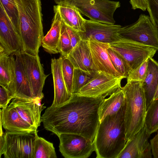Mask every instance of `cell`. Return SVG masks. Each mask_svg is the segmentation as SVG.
<instances>
[{"label": "cell", "mask_w": 158, "mask_h": 158, "mask_svg": "<svg viewBox=\"0 0 158 158\" xmlns=\"http://www.w3.org/2000/svg\"><path fill=\"white\" fill-rule=\"evenodd\" d=\"M125 95L122 87L114 92L107 98L104 99L99 109L100 123L107 116L116 114L123 106Z\"/></svg>", "instance_id": "cell-24"}, {"label": "cell", "mask_w": 158, "mask_h": 158, "mask_svg": "<svg viewBox=\"0 0 158 158\" xmlns=\"http://www.w3.org/2000/svg\"><path fill=\"white\" fill-rule=\"evenodd\" d=\"M15 74V59L13 54H6L0 46V84L7 87L13 81Z\"/></svg>", "instance_id": "cell-25"}, {"label": "cell", "mask_w": 158, "mask_h": 158, "mask_svg": "<svg viewBox=\"0 0 158 158\" xmlns=\"http://www.w3.org/2000/svg\"><path fill=\"white\" fill-rule=\"evenodd\" d=\"M62 20L65 25L80 32L86 31V19L74 6L57 5Z\"/></svg>", "instance_id": "cell-23"}, {"label": "cell", "mask_w": 158, "mask_h": 158, "mask_svg": "<svg viewBox=\"0 0 158 158\" xmlns=\"http://www.w3.org/2000/svg\"><path fill=\"white\" fill-rule=\"evenodd\" d=\"M61 57L64 79L68 92L72 94L74 68L67 57L61 56Z\"/></svg>", "instance_id": "cell-31"}, {"label": "cell", "mask_w": 158, "mask_h": 158, "mask_svg": "<svg viewBox=\"0 0 158 158\" xmlns=\"http://www.w3.org/2000/svg\"><path fill=\"white\" fill-rule=\"evenodd\" d=\"M67 57L75 68L95 72L94 69L92 54L88 40H81Z\"/></svg>", "instance_id": "cell-20"}, {"label": "cell", "mask_w": 158, "mask_h": 158, "mask_svg": "<svg viewBox=\"0 0 158 158\" xmlns=\"http://www.w3.org/2000/svg\"><path fill=\"white\" fill-rule=\"evenodd\" d=\"M56 158L53 143L37 135L35 142L33 158Z\"/></svg>", "instance_id": "cell-26"}, {"label": "cell", "mask_w": 158, "mask_h": 158, "mask_svg": "<svg viewBox=\"0 0 158 158\" xmlns=\"http://www.w3.org/2000/svg\"><path fill=\"white\" fill-rule=\"evenodd\" d=\"M130 2L134 10L139 9L145 11L147 8V0H130Z\"/></svg>", "instance_id": "cell-37"}, {"label": "cell", "mask_w": 158, "mask_h": 158, "mask_svg": "<svg viewBox=\"0 0 158 158\" xmlns=\"http://www.w3.org/2000/svg\"><path fill=\"white\" fill-rule=\"evenodd\" d=\"M110 47L123 58L131 71L138 67L148 57L152 58L157 51L122 35L118 40L110 44Z\"/></svg>", "instance_id": "cell-7"}, {"label": "cell", "mask_w": 158, "mask_h": 158, "mask_svg": "<svg viewBox=\"0 0 158 158\" xmlns=\"http://www.w3.org/2000/svg\"><path fill=\"white\" fill-rule=\"evenodd\" d=\"M147 10L152 22L158 27V0H147Z\"/></svg>", "instance_id": "cell-35"}, {"label": "cell", "mask_w": 158, "mask_h": 158, "mask_svg": "<svg viewBox=\"0 0 158 158\" xmlns=\"http://www.w3.org/2000/svg\"><path fill=\"white\" fill-rule=\"evenodd\" d=\"M151 134L144 126L127 141L117 158H151L152 153L148 141Z\"/></svg>", "instance_id": "cell-14"}, {"label": "cell", "mask_w": 158, "mask_h": 158, "mask_svg": "<svg viewBox=\"0 0 158 158\" xmlns=\"http://www.w3.org/2000/svg\"><path fill=\"white\" fill-rule=\"evenodd\" d=\"M148 58L138 67L130 71L127 78V81H136L142 82L144 81L147 73Z\"/></svg>", "instance_id": "cell-33"}, {"label": "cell", "mask_w": 158, "mask_h": 158, "mask_svg": "<svg viewBox=\"0 0 158 158\" xmlns=\"http://www.w3.org/2000/svg\"><path fill=\"white\" fill-rule=\"evenodd\" d=\"M66 27L73 48L82 40L80 33L66 25Z\"/></svg>", "instance_id": "cell-36"}, {"label": "cell", "mask_w": 158, "mask_h": 158, "mask_svg": "<svg viewBox=\"0 0 158 158\" xmlns=\"http://www.w3.org/2000/svg\"><path fill=\"white\" fill-rule=\"evenodd\" d=\"M0 107L3 109L8 106L10 100L15 97L5 86L0 84Z\"/></svg>", "instance_id": "cell-34"}, {"label": "cell", "mask_w": 158, "mask_h": 158, "mask_svg": "<svg viewBox=\"0 0 158 158\" xmlns=\"http://www.w3.org/2000/svg\"><path fill=\"white\" fill-rule=\"evenodd\" d=\"M120 34L126 38L158 51V27L148 15L141 14L136 22L122 27Z\"/></svg>", "instance_id": "cell-8"}, {"label": "cell", "mask_w": 158, "mask_h": 158, "mask_svg": "<svg viewBox=\"0 0 158 158\" xmlns=\"http://www.w3.org/2000/svg\"><path fill=\"white\" fill-rule=\"evenodd\" d=\"M95 72L85 71L78 68L74 70L72 94L77 93L93 77Z\"/></svg>", "instance_id": "cell-29"}, {"label": "cell", "mask_w": 158, "mask_h": 158, "mask_svg": "<svg viewBox=\"0 0 158 158\" xmlns=\"http://www.w3.org/2000/svg\"><path fill=\"white\" fill-rule=\"evenodd\" d=\"M122 27L119 25L106 24L86 19V31L80 33L82 40H88L92 39L110 44L121 37L120 32Z\"/></svg>", "instance_id": "cell-12"}, {"label": "cell", "mask_w": 158, "mask_h": 158, "mask_svg": "<svg viewBox=\"0 0 158 158\" xmlns=\"http://www.w3.org/2000/svg\"><path fill=\"white\" fill-rule=\"evenodd\" d=\"M0 125L6 131L18 132L37 130L25 121L10 103L0 110Z\"/></svg>", "instance_id": "cell-18"}, {"label": "cell", "mask_w": 158, "mask_h": 158, "mask_svg": "<svg viewBox=\"0 0 158 158\" xmlns=\"http://www.w3.org/2000/svg\"><path fill=\"white\" fill-rule=\"evenodd\" d=\"M21 52L13 53L15 59V74L12 82L7 87L15 98L26 99L35 98L26 72Z\"/></svg>", "instance_id": "cell-15"}, {"label": "cell", "mask_w": 158, "mask_h": 158, "mask_svg": "<svg viewBox=\"0 0 158 158\" xmlns=\"http://www.w3.org/2000/svg\"><path fill=\"white\" fill-rule=\"evenodd\" d=\"M92 54L95 72L102 71L117 77L124 78L112 64L108 52L110 44L90 39L88 40Z\"/></svg>", "instance_id": "cell-16"}, {"label": "cell", "mask_w": 158, "mask_h": 158, "mask_svg": "<svg viewBox=\"0 0 158 158\" xmlns=\"http://www.w3.org/2000/svg\"><path fill=\"white\" fill-rule=\"evenodd\" d=\"M0 157L3 154L5 145L4 133L0 134Z\"/></svg>", "instance_id": "cell-39"}, {"label": "cell", "mask_w": 158, "mask_h": 158, "mask_svg": "<svg viewBox=\"0 0 158 158\" xmlns=\"http://www.w3.org/2000/svg\"><path fill=\"white\" fill-rule=\"evenodd\" d=\"M152 153L154 158H158V133L150 140Z\"/></svg>", "instance_id": "cell-38"}, {"label": "cell", "mask_w": 158, "mask_h": 158, "mask_svg": "<svg viewBox=\"0 0 158 158\" xmlns=\"http://www.w3.org/2000/svg\"><path fill=\"white\" fill-rule=\"evenodd\" d=\"M104 99L73 94L65 103L48 107L41 117V122L45 129L57 136L74 134L94 142L100 123L99 108Z\"/></svg>", "instance_id": "cell-1"}, {"label": "cell", "mask_w": 158, "mask_h": 158, "mask_svg": "<svg viewBox=\"0 0 158 158\" xmlns=\"http://www.w3.org/2000/svg\"><path fill=\"white\" fill-rule=\"evenodd\" d=\"M51 67L54 89V100L51 106L56 107L68 101L72 94L68 92L64 79L61 56L52 59Z\"/></svg>", "instance_id": "cell-19"}, {"label": "cell", "mask_w": 158, "mask_h": 158, "mask_svg": "<svg viewBox=\"0 0 158 158\" xmlns=\"http://www.w3.org/2000/svg\"><path fill=\"white\" fill-rule=\"evenodd\" d=\"M28 80L35 98L42 99V92L45 80L48 75L45 74L38 54L32 55L25 52H21Z\"/></svg>", "instance_id": "cell-11"}, {"label": "cell", "mask_w": 158, "mask_h": 158, "mask_svg": "<svg viewBox=\"0 0 158 158\" xmlns=\"http://www.w3.org/2000/svg\"><path fill=\"white\" fill-rule=\"evenodd\" d=\"M55 13L51 28L42 39L41 45L45 50L50 54L59 53V44L62 20L57 5L54 6Z\"/></svg>", "instance_id": "cell-21"}, {"label": "cell", "mask_w": 158, "mask_h": 158, "mask_svg": "<svg viewBox=\"0 0 158 158\" xmlns=\"http://www.w3.org/2000/svg\"><path fill=\"white\" fill-rule=\"evenodd\" d=\"M144 126L150 134L158 130V98L153 100L147 109Z\"/></svg>", "instance_id": "cell-27"}, {"label": "cell", "mask_w": 158, "mask_h": 158, "mask_svg": "<svg viewBox=\"0 0 158 158\" xmlns=\"http://www.w3.org/2000/svg\"><path fill=\"white\" fill-rule=\"evenodd\" d=\"M58 6H74L90 20L109 24H115L114 14L120 6L119 1L110 0H54Z\"/></svg>", "instance_id": "cell-5"}, {"label": "cell", "mask_w": 158, "mask_h": 158, "mask_svg": "<svg viewBox=\"0 0 158 158\" xmlns=\"http://www.w3.org/2000/svg\"><path fill=\"white\" fill-rule=\"evenodd\" d=\"M0 46L7 54L23 52L20 36L0 3Z\"/></svg>", "instance_id": "cell-13"}, {"label": "cell", "mask_w": 158, "mask_h": 158, "mask_svg": "<svg viewBox=\"0 0 158 158\" xmlns=\"http://www.w3.org/2000/svg\"><path fill=\"white\" fill-rule=\"evenodd\" d=\"M122 88L125 95L124 118L127 142L144 126L146 100L141 81H127Z\"/></svg>", "instance_id": "cell-4"}, {"label": "cell", "mask_w": 158, "mask_h": 158, "mask_svg": "<svg viewBox=\"0 0 158 158\" xmlns=\"http://www.w3.org/2000/svg\"><path fill=\"white\" fill-rule=\"evenodd\" d=\"M108 52L114 67L124 78H127L131 71L128 64L122 56L110 47L108 49Z\"/></svg>", "instance_id": "cell-30"}, {"label": "cell", "mask_w": 158, "mask_h": 158, "mask_svg": "<svg viewBox=\"0 0 158 158\" xmlns=\"http://www.w3.org/2000/svg\"><path fill=\"white\" fill-rule=\"evenodd\" d=\"M73 49L66 25L62 20L60 36L58 46L59 53L61 56H67Z\"/></svg>", "instance_id": "cell-32"}, {"label": "cell", "mask_w": 158, "mask_h": 158, "mask_svg": "<svg viewBox=\"0 0 158 158\" xmlns=\"http://www.w3.org/2000/svg\"><path fill=\"white\" fill-rule=\"evenodd\" d=\"M42 99L14 98L10 104L14 106L21 117L36 129L40 126L42 111L46 107L41 104Z\"/></svg>", "instance_id": "cell-17"}, {"label": "cell", "mask_w": 158, "mask_h": 158, "mask_svg": "<svg viewBox=\"0 0 158 158\" xmlns=\"http://www.w3.org/2000/svg\"><path fill=\"white\" fill-rule=\"evenodd\" d=\"M142 85L147 109L153 100L158 85V62L152 58H148L147 75Z\"/></svg>", "instance_id": "cell-22"}, {"label": "cell", "mask_w": 158, "mask_h": 158, "mask_svg": "<svg viewBox=\"0 0 158 158\" xmlns=\"http://www.w3.org/2000/svg\"><path fill=\"white\" fill-rule=\"evenodd\" d=\"M158 98V85L156 90V91L153 98V100L156 99Z\"/></svg>", "instance_id": "cell-40"}, {"label": "cell", "mask_w": 158, "mask_h": 158, "mask_svg": "<svg viewBox=\"0 0 158 158\" xmlns=\"http://www.w3.org/2000/svg\"><path fill=\"white\" fill-rule=\"evenodd\" d=\"M58 137L59 151L65 158H87L95 151L94 142L81 135L65 133Z\"/></svg>", "instance_id": "cell-10"}, {"label": "cell", "mask_w": 158, "mask_h": 158, "mask_svg": "<svg viewBox=\"0 0 158 158\" xmlns=\"http://www.w3.org/2000/svg\"><path fill=\"white\" fill-rule=\"evenodd\" d=\"M124 105L100 123L94 141L97 158H117L126 143Z\"/></svg>", "instance_id": "cell-3"}, {"label": "cell", "mask_w": 158, "mask_h": 158, "mask_svg": "<svg viewBox=\"0 0 158 158\" xmlns=\"http://www.w3.org/2000/svg\"><path fill=\"white\" fill-rule=\"evenodd\" d=\"M38 131L4 133V158H33Z\"/></svg>", "instance_id": "cell-6"}, {"label": "cell", "mask_w": 158, "mask_h": 158, "mask_svg": "<svg viewBox=\"0 0 158 158\" xmlns=\"http://www.w3.org/2000/svg\"><path fill=\"white\" fill-rule=\"evenodd\" d=\"M123 79L102 71H96L93 77L76 94L89 97L105 98L121 87Z\"/></svg>", "instance_id": "cell-9"}, {"label": "cell", "mask_w": 158, "mask_h": 158, "mask_svg": "<svg viewBox=\"0 0 158 158\" xmlns=\"http://www.w3.org/2000/svg\"><path fill=\"white\" fill-rule=\"evenodd\" d=\"M6 14L20 36V27L18 8L15 0H0Z\"/></svg>", "instance_id": "cell-28"}, {"label": "cell", "mask_w": 158, "mask_h": 158, "mask_svg": "<svg viewBox=\"0 0 158 158\" xmlns=\"http://www.w3.org/2000/svg\"><path fill=\"white\" fill-rule=\"evenodd\" d=\"M19 14L23 52L38 54L44 36L40 0H15Z\"/></svg>", "instance_id": "cell-2"}]
</instances>
